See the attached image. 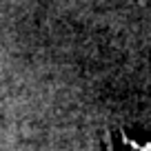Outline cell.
I'll return each mask as SVG.
<instances>
[{
  "mask_svg": "<svg viewBox=\"0 0 151 151\" xmlns=\"http://www.w3.org/2000/svg\"><path fill=\"white\" fill-rule=\"evenodd\" d=\"M120 151H151V145H138V142H127Z\"/></svg>",
  "mask_w": 151,
  "mask_h": 151,
  "instance_id": "obj_1",
  "label": "cell"
}]
</instances>
